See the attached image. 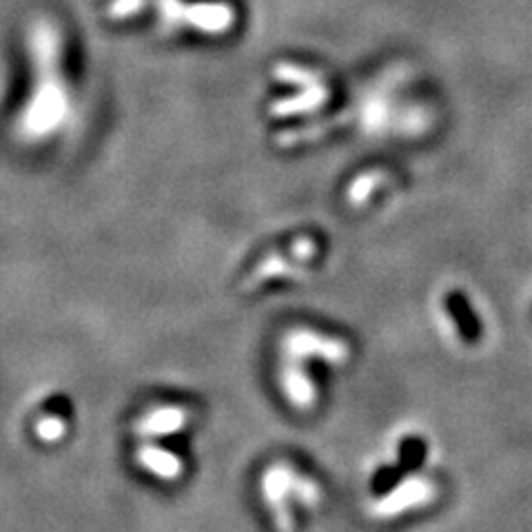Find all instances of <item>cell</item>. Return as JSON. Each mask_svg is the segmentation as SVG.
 I'll list each match as a JSON object with an SVG mask.
<instances>
[{"instance_id": "obj_6", "label": "cell", "mask_w": 532, "mask_h": 532, "mask_svg": "<svg viewBox=\"0 0 532 532\" xmlns=\"http://www.w3.org/2000/svg\"><path fill=\"white\" fill-rule=\"evenodd\" d=\"M65 431H67L65 422L56 415H45L43 419H38V424H36V435L43 439V442H49V444L63 439Z\"/></svg>"}, {"instance_id": "obj_2", "label": "cell", "mask_w": 532, "mask_h": 532, "mask_svg": "<svg viewBox=\"0 0 532 532\" xmlns=\"http://www.w3.org/2000/svg\"><path fill=\"white\" fill-rule=\"evenodd\" d=\"M286 353L293 360H302V357H320L326 362H344L349 357V346L342 340L329 335H317L313 331H295L286 337Z\"/></svg>"}, {"instance_id": "obj_3", "label": "cell", "mask_w": 532, "mask_h": 532, "mask_svg": "<svg viewBox=\"0 0 532 532\" xmlns=\"http://www.w3.org/2000/svg\"><path fill=\"white\" fill-rule=\"evenodd\" d=\"M435 497V486L428 479H408L402 486H397L393 493H388L380 504L375 506L377 517H397L399 513H411L415 508L426 506Z\"/></svg>"}, {"instance_id": "obj_4", "label": "cell", "mask_w": 532, "mask_h": 532, "mask_svg": "<svg viewBox=\"0 0 532 532\" xmlns=\"http://www.w3.org/2000/svg\"><path fill=\"white\" fill-rule=\"evenodd\" d=\"M189 417V411L182 406H160L153 408L147 415H142L133 431L142 439L169 437L180 433L189 424Z\"/></svg>"}, {"instance_id": "obj_1", "label": "cell", "mask_w": 532, "mask_h": 532, "mask_svg": "<svg viewBox=\"0 0 532 532\" xmlns=\"http://www.w3.org/2000/svg\"><path fill=\"white\" fill-rule=\"evenodd\" d=\"M264 499H269V506L273 510V517L278 519L282 530H291L293 519L289 510V499L302 506H315L322 497V490L313 479L300 477L289 466H273L264 475L262 482Z\"/></svg>"}, {"instance_id": "obj_5", "label": "cell", "mask_w": 532, "mask_h": 532, "mask_svg": "<svg viewBox=\"0 0 532 532\" xmlns=\"http://www.w3.org/2000/svg\"><path fill=\"white\" fill-rule=\"evenodd\" d=\"M136 459L142 468L162 479V482H176L184 470L182 459L178 455H173L171 450L153 444H142L136 450Z\"/></svg>"}]
</instances>
